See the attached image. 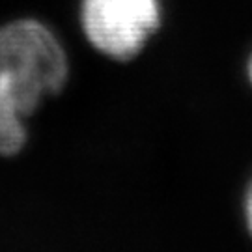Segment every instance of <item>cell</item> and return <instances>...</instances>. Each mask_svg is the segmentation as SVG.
<instances>
[{
    "mask_svg": "<svg viewBox=\"0 0 252 252\" xmlns=\"http://www.w3.org/2000/svg\"><path fill=\"white\" fill-rule=\"evenodd\" d=\"M69 81V56L53 30L34 19L0 28V155L27 144L28 118Z\"/></svg>",
    "mask_w": 252,
    "mask_h": 252,
    "instance_id": "cell-1",
    "label": "cell"
},
{
    "mask_svg": "<svg viewBox=\"0 0 252 252\" xmlns=\"http://www.w3.org/2000/svg\"><path fill=\"white\" fill-rule=\"evenodd\" d=\"M241 219H243L247 234L252 239V178L249 180L243 190V196H241Z\"/></svg>",
    "mask_w": 252,
    "mask_h": 252,
    "instance_id": "cell-3",
    "label": "cell"
},
{
    "mask_svg": "<svg viewBox=\"0 0 252 252\" xmlns=\"http://www.w3.org/2000/svg\"><path fill=\"white\" fill-rule=\"evenodd\" d=\"M245 79L249 82V86H251L252 90V51L249 54V58H247V62H245Z\"/></svg>",
    "mask_w": 252,
    "mask_h": 252,
    "instance_id": "cell-4",
    "label": "cell"
},
{
    "mask_svg": "<svg viewBox=\"0 0 252 252\" xmlns=\"http://www.w3.org/2000/svg\"><path fill=\"white\" fill-rule=\"evenodd\" d=\"M82 34L94 51L118 63L135 62L164 28L162 0H81Z\"/></svg>",
    "mask_w": 252,
    "mask_h": 252,
    "instance_id": "cell-2",
    "label": "cell"
}]
</instances>
